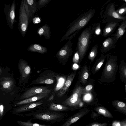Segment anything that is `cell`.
Here are the masks:
<instances>
[{"instance_id":"cell-38","label":"cell","mask_w":126,"mask_h":126,"mask_svg":"<svg viewBox=\"0 0 126 126\" xmlns=\"http://www.w3.org/2000/svg\"><path fill=\"white\" fill-rule=\"evenodd\" d=\"M108 124L104 123L102 124H94L91 125L89 126H107Z\"/></svg>"},{"instance_id":"cell-18","label":"cell","mask_w":126,"mask_h":126,"mask_svg":"<svg viewBox=\"0 0 126 126\" xmlns=\"http://www.w3.org/2000/svg\"><path fill=\"white\" fill-rule=\"evenodd\" d=\"M37 33L40 36H43L46 39H49L51 36L50 27L47 24H45L38 28Z\"/></svg>"},{"instance_id":"cell-34","label":"cell","mask_w":126,"mask_h":126,"mask_svg":"<svg viewBox=\"0 0 126 126\" xmlns=\"http://www.w3.org/2000/svg\"><path fill=\"white\" fill-rule=\"evenodd\" d=\"M51 0H40L37 2V9H40L47 4Z\"/></svg>"},{"instance_id":"cell-33","label":"cell","mask_w":126,"mask_h":126,"mask_svg":"<svg viewBox=\"0 0 126 126\" xmlns=\"http://www.w3.org/2000/svg\"><path fill=\"white\" fill-rule=\"evenodd\" d=\"M91 29L93 34L97 35H99L101 32L100 24L97 22L94 24Z\"/></svg>"},{"instance_id":"cell-3","label":"cell","mask_w":126,"mask_h":126,"mask_svg":"<svg viewBox=\"0 0 126 126\" xmlns=\"http://www.w3.org/2000/svg\"><path fill=\"white\" fill-rule=\"evenodd\" d=\"M107 54L106 62L100 79L103 82L111 83L115 79L116 73L118 69L117 56Z\"/></svg>"},{"instance_id":"cell-6","label":"cell","mask_w":126,"mask_h":126,"mask_svg":"<svg viewBox=\"0 0 126 126\" xmlns=\"http://www.w3.org/2000/svg\"><path fill=\"white\" fill-rule=\"evenodd\" d=\"M29 24L28 19L25 9L24 0H23L21 2L19 8L18 28L19 32L24 37L26 32Z\"/></svg>"},{"instance_id":"cell-19","label":"cell","mask_w":126,"mask_h":126,"mask_svg":"<svg viewBox=\"0 0 126 126\" xmlns=\"http://www.w3.org/2000/svg\"><path fill=\"white\" fill-rule=\"evenodd\" d=\"M104 54L102 53L101 56L97 59L92 67L91 72L93 74H95L103 64L107 56V55H104Z\"/></svg>"},{"instance_id":"cell-21","label":"cell","mask_w":126,"mask_h":126,"mask_svg":"<svg viewBox=\"0 0 126 126\" xmlns=\"http://www.w3.org/2000/svg\"><path fill=\"white\" fill-rule=\"evenodd\" d=\"M126 20L122 21L118 27L113 37L116 41L117 42L119 38L121 37L126 32Z\"/></svg>"},{"instance_id":"cell-20","label":"cell","mask_w":126,"mask_h":126,"mask_svg":"<svg viewBox=\"0 0 126 126\" xmlns=\"http://www.w3.org/2000/svg\"><path fill=\"white\" fill-rule=\"evenodd\" d=\"M72 108L71 107L64 105L52 103L49 105L47 109L52 111L60 112L67 111L72 110Z\"/></svg>"},{"instance_id":"cell-16","label":"cell","mask_w":126,"mask_h":126,"mask_svg":"<svg viewBox=\"0 0 126 126\" xmlns=\"http://www.w3.org/2000/svg\"><path fill=\"white\" fill-rule=\"evenodd\" d=\"M49 94L47 93H43L37 94L30 98L19 101L16 104L17 105H20L34 102L42 99L48 96Z\"/></svg>"},{"instance_id":"cell-37","label":"cell","mask_w":126,"mask_h":126,"mask_svg":"<svg viewBox=\"0 0 126 126\" xmlns=\"http://www.w3.org/2000/svg\"><path fill=\"white\" fill-rule=\"evenodd\" d=\"M93 86L91 84L87 85L84 88H83L82 94H86L90 91L93 88Z\"/></svg>"},{"instance_id":"cell-30","label":"cell","mask_w":126,"mask_h":126,"mask_svg":"<svg viewBox=\"0 0 126 126\" xmlns=\"http://www.w3.org/2000/svg\"><path fill=\"white\" fill-rule=\"evenodd\" d=\"M98 45L96 44L92 48L88 55V59L91 62L94 61L97 55L98 52Z\"/></svg>"},{"instance_id":"cell-28","label":"cell","mask_w":126,"mask_h":126,"mask_svg":"<svg viewBox=\"0 0 126 126\" xmlns=\"http://www.w3.org/2000/svg\"><path fill=\"white\" fill-rule=\"evenodd\" d=\"M95 110L99 114L105 117L111 118L113 117L111 113L106 109L103 107H98L96 108Z\"/></svg>"},{"instance_id":"cell-9","label":"cell","mask_w":126,"mask_h":126,"mask_svg":"<svg viewBox=\"0 0 126 126\" xmlns=\"http://www.w3.org/2000/svg\"><path fill=\"white\" fill-rule=\"evenodd\" d=\"M75 36L71 35L68 39V41L65 45L58 52L56 57L60 60H67L72 54L73 51L72 48L73 43L72 39Z\"/></svg>"},{"instance_id":"cell-29","label":"cell","mask_w":126,"mask_h":126,"mask_svg":"<svg viewBox=\"0 0 126 126\" xmlns=\"http://www.w3.org/2000/svg\"><path fill=\"white\" fill-rule=\"evenodd\" d=\"M24 3L25 11L28 19L29 23L32 20L34 16V14L32 13L29 8L26 0H24Z\"/></svg>"},{"instance_id":"cell-10","label":"cell","mask_w":126,"mask_h":126,"mask_svg":"<svg viewBox=\"0 0 126 126\" xmlns=\"http://www.w3.org/2000/svg\"><path fill=\"white\" fill-rule=\"evenodd\" d=\"M55 74L51 72L42 73L39 77L33 81L32 84H50L55 81Z\"/></svg>"},{"instance_id":"cell-27","label":"cell","mask_w":126,"mask_h":126,"mask_svg":"<svg viewBox=\"0 0 126 126\" xmlns=\"http://www.w3.org/2000/svg\"><path fill=\"white\" fill-rule=\"evenodd\" d=\"M0 83L4 88L8 89L12 86L14 82L10 78L6 77L2 78Z\"/></svg>"},{"instance_id":"cell-14","label":"cell","mask_w":126,"mask_h":126,"mask_svg":"<svg viewBox=\"0 0 126 126\" xmlns=\"http://www.w3.org/2000/svg\"><path fill=\"white\" fill-rule=\"evenodd\" d=\"M119 22L116 21H111L107 22L103 28L102 35L104 37L111 35L118 26Z\"/></svg>"},{"instance_id":"cell-11","label":"cell","mask_w":126,"mask_h":126,"mask_svg":"<svg viewBox=\"0 0 126 126\" xmlns=\"http://www.w3.org/2000/svg\"><path fill=\"white\" fill-rule=\"evenodd\" d=\"M51 90L46 87H34L31 88L25 92L22 95L20 99H27L37 94L47 93L49 94Z\"/></svg>"},{"instance_id":"cell-41","label":"cell","mask_w":126,"mask_h":126,"mask_svg":"<svg viewBox=\"0 0 126 126\" xmlns=\"http://www.w3.org/2000/svg\"><path fill=\"white\" fill-rule=\"evenodd\" d=\"M124 123H122L121 124V126H126V123L125 124Z\"/></svg>"},{"instance_id":"cell-40","label":"cell","mask_w":126,"mask_h":126,"mask_svg":"<svg viewBox=\"0 0 126 126\" xmlns=\"http://www.w3.org/2000/svg\"><path fill=\"white\" fill-rule=\"evenodd\" d=\"M4 107L2 105H0V117L2 116L3 112Z\"/></svg>"},{"instance_id":"cell-26","label":"cell","mask_w":126,"mask_h":126,"mask_svg":"<svg viewBox=\"0 0 126 126\" xmlns=\"http://www.w3.org/2000/svg\"><path fill=\"white\" fill-rule=\"evenodd\" d=\"M83 114L78 113L72 116L69 118L61 126H70L71 125L77 121L83 115Z\"/></svg>"},{"instance_id":"cell-15","label":"cell","mask_w":126,"mask_h":126,"mask_svg":"<svg viewBox=\"0 0 126 126\" xmlns=\"http://www.w3.org/2000/svg\"><path fill=\"white\" fill-rule=\"evenodd\" d=\"M75 74L76 73L74 72L68 76L64 85L58 93L57 95L58 96L61 97L65 93L71 85Z\"/></svg>"},{"instance_id":"cell-8","label":"cell","mask_w":126,"mask_h":126,"mask_svg":"<svg viewBox=\"0 0 126 126\" xmlns=\"http://www.w3.org/2000/svg\"><path fill=\"white\" fill-rule=\"evenodd\" d=\"M83 89L82 87L80 86L77 87L72 95L66 99L63 104L64 105L71 108L79 105L81 102Z\"/></svg>"},{"instance_id":"cell-17","label":"cell","mask_w":126,"mask_h":126,"mask_svg":"<svg viewBox=\"0 0 126 126\" xmlns=\"http://www.w3.org/2000/svg\"><path fill=\"white\" fill-rule=\"evenodd\" d=\"M19 68L22 78L24 80L30 74L31 68L26 62L22 61L19 64Z\"/></svg>"},{"instance_id":"cell-24","label":"cell","mask_w":126,"mask_h":126,"mask_svg":"<svg viewBox=\"0 0 126 126\" xmlns=\"http://www.w3.org/2000/svg\"><path fill=\"white\" fill-rule=\"evenodd\" d=\"M89 76V73L87 66L84 64L81 70L79 80L82 84H85Z\"/></svg>"},{"instance_id":"cell-2","label":"cell","mask_w":126,"mask_h":126,"mask_svg":"<svg viewBox=\"0 0 126 126\" xmlns=\"http://www.w3.org/2000/svg\"><path fill=\"white\" fill-rule=\"evenodd\" d=\"M27 115L29 116H32L33 119L42 120L52 124L60 122L66 116L65 113L52 111L48 109L36 110Z\"/></svg>"},{"instance_id":"cell-39","label":"cell","mask_w":126,"mask_h":126,"mask_svg":"<svg viewBox=\"0 0 126 126\" xmlns=\"http://www.w3.org/2000/svg\"><path fill=\"white\" fill-rule=\"evenodd\" d=\"M33 21L34 24H37L40 21V19L38 17H35L32 19Z\"/></svg>"},{"instance_id":"cell-25","label":"cell","mask_w":126,"mask_h":126,"mask_svg":"<svg viewBox=\"0 0 126 126\" xmlns=\"http://www.w3.org/2000/svg\"><path fill=\"white\" fill-rule=\"evenodd\" d=\"M113 105L118 110L121 112L126 114V103L121 101L116 100L112 102Z\"/></svg>"},{"instance_id":"cell-43","label":"cell","mask_w":126,"mask_h":126,"mask_svg":"<svg viewBox=\"0 0 126 126\" xmlns=\"http://www.w3.org/2000/svg\"></svg>"},{"instance_id":"cell-35","label":"cell","mask_w":126,"mask_h":126,"mask_svg":"<svg viewBox=\"0 0 126 126\" xmlns=\"http://www.w3.org/2000/svg\"><path fill=\"white\" fill-rule=\"evenodd\" d=\"M116 12L119 15L123 16L126 13V5L121 6L116 10H115Z\"/></svg>"},{"instance_id":"cell-4","label":"cell","mask_w":126,"mask_h":126,"mask_svg":"<svg viewBox=\"0 0 126 126\" xmlns=\"http://www.w3.org/2000/svg\"><path fill=\"white\" fill-rule=\"evenodd\" d=\"M93 34L91 28L88 27L82 32L78 37L76 48L79 52L80 63L81 62L87 51Z\"/></svg>"},{"instance_id":"cell-31","label":"cell","mask_w":126,"mask_h":126,"mask_svg":"<svg viewBox=\"0 0 126 126\" xmlns=\"http://www.w3.org/2000/svg\"><path fill=\"white\" fill-rule=\"evenodd\" d=\"M29 7L32 13L34 14L37 9V2L35 0H26Z\"/></svg>"},{"instance_id":"cell-7","label":"cell","mask_w":126,"mask_h":126,"mask_svg":"<svg viewBox=\"0 0 126 126\" xmlns=\"http://www.w3.org/2000/svg\"><path fill=\"white\" fill-rule=\"evenodd\" d=\"M4 13L6 17L7 24L9 28L13 30L15 20L16 1H13L11 5L10 4H4Z\"/></svg>"},{"instance_id":"cell-22","label":"cell","mask_w":126,"mask_h":126,"mask_svg":"<svg viewBox=\"0 0 126 126\" xmlns=\"http://www.w3.org/2000/svg\"><path fill=\"white\" fill-rule=\"evenodd\" d=\"M27 50L30 51L36 52L42 54L46 53L47 51L46 47L37 44L31 45L28 47Z\"/></svg>"},{"instance_id":"cell-42","label":"cell","mask_w":126,"mask_h":126,"mask_svg":"<svg viewBox=\"0 0 126 126\" xmlns=\"http://www.w3.org/2000/svg\"><path fill=\"white\" fill-rule=\"evenodd\" d=\"M1 73V70L0 68V75Z\"/></svg>"},{"instance_id":"cell-36","label":"cell","mask_w":126,"mask_h":126,"mask_svg":"<svg viewBox=\"0 0 126 126\" xmlns=\"http://www.w3.org/2000/svg\"><path fill=\"white\" fill-rule=\"evenodd\" d=\"M76 50L73 58V61L74 63H78L79 62V57L78 50L77 49Z\"/></svg>"},{"instance_id":"cell-32","label":"cell","mask_w":126,"mask_h":126,"mask_svg":"<svg viewBox=\"0 0 126 126\" xmlns=\"http://www.w3.org/2000/svg\"><path fill=\"white\" fill-rule=\"evenodd\" d=\"M18 123L21 126H53L50 125L33 123L31 122V120L26 122L19 121L18 122Z\"/></svg>"},{"instance_id":"cell-23","label":"cell","mask_w":126,"mask_h":126,"mask_svg":"<svg viewBox=\"0 0 126 126\" xmlns=\"http://www.w3.org/2000/svg\"><path fill=\"white\" fill-rule=\"evenodd\" d=\"M120 79L125 84L126 83V63L123 60L120 62L119 66Z\"/></svg>"},{"instance_id":"cell-12","label":"cell","mask_w":126,"mask_h":126,"mask_svg":"<svg viewBox=\"0 0 126 126\" xmlns=\"http://www.w3.org/2000/svg\"><path fill=\"white\" fill-rule=\"evenodd\" d=\"M44 101L41 100L37 102L29 103L20 106L14 110V112L20 113L25 111L38 110L36 109L37 107L42 105Z\"/></svg>"},{"instance_id":"cell-13","label":"cell","mask_w":126,"mask_h":126,"mask_svg":"<svg viewBox=\"0 0 126 126\" xmlns=\"http://www.w3.org/2000/svg\"><path fill=\"white\" fill-rule=\"evenodd\" d=\"M117 43L113 36L107 38L102 42L100 48V52L102 53H105L114 48Z\"/></svg>"},{"instance_id":"cell-5","label":"cell","mask_w":126,"mask_h":126,"mask_svg":"<svg viewBox=\"0 0 126 126\" xmlns=\"http://www.w3.org/2000/svg\"><path fill=\"white\" fill-rule=\"evenodd\" d=\"M104 22L116 21L119 22L126 20V17L121 16L116 12L114 2L109 4L106 7L103 16Z\"/></svg>"},{"instance_id":"cell-1","label":"cell","mask_w":126,"mask_h":126,"mask_svg":"<svg viewBox=\"0 0 126 126\" xmlns=\"http://www.w3.org/2000/svg\"><path fill=\"white\" fill-rule=\"evenodd\" d=\"M95 9H91L80 15L71 24L66 32L60 40V42L66 39L67 40L71 35L75 36L79 31L84 28L94 16Z\"/></svg>"}]
</instances>
